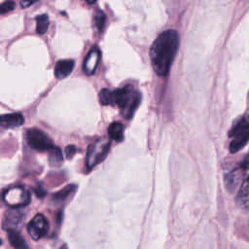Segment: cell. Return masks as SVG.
Returning a JSON list of instances; mask_svg holds the SVG:
<instances>
[{
    "mask_svg": "<svg viewBox=\"0 0 249 249\" xmlns=\"http://www.w3.org/2000/svg\"><path fill=\"white\" fill-rule=\"evenodd\" d=\"M179 47V35L175 30L161 32L153 42L150 58L153 70L159 76H166Z\"/></svg>",
    "mask_w": 249,
    "mask_h": 249,
    "instance_id": "6da1fadb",
    "label": "cell"
},
{
    "mask_svg": "<svg viewBox=\"0 0 249 249\" xmlns=\"http://www.w3.org/2000/svg\"><path fill=\"white\" fill-rule=\"evenodd\" d=\"M114 105H117L125 119H131L141 101V94L130 85L113 91Z\"/></svg>",
    "mask_w": 249,
    "mask_h": 249,
    "instance_id": "7a4b0ae2",
    "label": "cell"
},
{
    "mask_svg": "<svg viewBox=\"0 0 249 249\" xmlns=\"http://www.w3.org/2000/svg\"><path fill=\"white\" fill-rule=\"evenodd\" d=\"M229 136L232 138L230 143L231 153H236L241 150L248 142L249 139V124L246 118L238 120L231 128Z\"/></svg>",
    "mask_w": 249,
    "mask_h": 249,
    "instance_id": "3957f363",
    "label": "cell"
},
{
    "mask_svg": "<svg viewBox=\"0 0 249 249\" xmlns=\"http://www.w3.org/2000/svg\"><path fill=\"white\" fill-rule=\"evenodd\" d=\"M110 140L107 138H100L92 142L89 148L86 157V165L89 170L92 169L99 162H101L107 156L110 149Z\"/></svg>",
    "mask_w": 249,
    "mask_h": 249,
    "instance_id": "277c9868",
    "label": "cell"
},
{
    "mask_svg": "<svg viewBox=\"0 0 249 249\" xmlns=\"http://www.w3.org/2000/svg\"><path fill=\"white\" fill-rule=\"evenodd\" d=\"M4 200L12 208H18L29 203L30 194L21 186L12 187L5 192Z\"/></svg>",
    "mask_w": 249,
    "mask_h": 249,
    "instance_id": "5b68a950",
    "label": "cell"
},
{
    "mask_svg": "<svg viewBox=\"0 0 249 249\" xmlns=\"http://www.w3.org/2000/svg\"><path fill=\"white\" fill-rule=\"evenodd\" d=\"M27 144L36 151H49L53 146L52 139L38 128H30L26 131Z\"/></svg>",
    "mask_w": 249,
    "mask_h": 249,
    "instance_id": "8992f818",
    "label": "cell"
},
{
    "mask_svg": "<svg viewBox=\"0 0 249 249\" xmlns=\"http://www.w3.org/2000/svg\"><path fill=\"white\" fill-rule=\"evenodd\" d=\"M49 223L43 214H36L27 225V231L31 238L38 240L48 231Z\"/></svg>",
    "mask_w": 249,
    "mask_h": 249,
    "instance_id": "52a82bcc",
    "label": "cell"
},
{
    "mask_svg": "<svg viewBox=\"0 0 249 249\" xmlns=\"http://www.w3.org/2000/svg\"><path fill=\"white\" fill-rule=\"evenodd\" d=\"M101 52L97 46H93L86 55L83 63V71L87 75H93L100 61Z\"/></svg>",
    "mask_w": 249,
    "mask_h": 249,
    "instance_id": "ba28073f",
    "label": "cell"
},
{
    "mask_svg": "<svg viewBox=\"0 0 249 249\" xmlns=\"http://www.w3.org/2000/svg\"><path fill=\"white\" fill-rule=\"evenodd\" d=\"M22 219H23V214L21 213V211L18 210L17 208H12L11 210L5 213V217L3 221V229L7 231H10V230L17 231Z\"/></svg>",
    "mask_w": 249,
    "mask_h": 249,
    "instance_id": "9c48e42d",
    "label": "cell"
},
{
    "mask_svg": "<svg viewBox=\"0 0 249 249\" xmlns=\"http://www.w3.org/2000/svg\"><path fill=\"white\" fill-rule=\"evenodd\" d=\"M236 203L238 207L243 211H247L249 208V184L247 175L244 177L241 186L238 190L236 196Z\"/></svg>",
    "mask_w": 249,
    "mask_h": 249,
    "instance_id": "30bf717a",
    "label": "cell"
},
{
    "mask_svg": "<svg viewBox=\"0 0 249 249\" xmlns=\"http://www.w3.org/2000/svg\"><path fill=\"white\" fill-rule=\"evenodd\" d=\"M24 118L20 113H10L0 116V126L3 128H14L21 125Z\"/></svg>",
    "mask_w": 249,
    "mask_h": 249,
    "instance_id": "8fae6325",
    "label": "cell"
},
{
    "mask_svg": "<svg viewBox=\"0 0 249 249\" xmlns=\"http://www.w3.org/2000/svg\"><path fill=\"white\" fill-rule=\"evenodd\" d=\"M74 68V61L72 59H63L56 62L54 66V75L57 79L66 78Z\"/></svg>",
    "mask_w": 249,
    "mask_h": 249,
    "instance_id": "7c38bea8",
    "label": "cell"
},
{
    "mask_svg": "<svg viewBox=\"0 0 249 249\" xmlns=\"http://www.w3.org/2000/svg\"><path fill=\"white\" fill-rule=\"evenodd\" d=\"M8 239L10 241V244L15 249H29L24 238L18 231H14V230L8 231Z\"/></svg>",
    "mask_w": 249,
    "mask_h": 249,
    "instance_id": "4fadbf2b",
    "label": "cell"
},
{
    "mask_svg": "<svg viewBox=\"0 0 249 249\" xmlns=\"http://www.w3.org/2000/svg\"><path fill=\"white\" fill-rule=\"evenodd\" d=\"M107 132H108L109 138L117 142H121L124 139V126L121 123H117V122L112 123L108 126Z\"/></svg>",
    "mask_w": 249,
    "mask_h": 249,
    "instance_id": "5bb4252c",
    "label": "cell"
},
{
    "mask_svg": "<svg viewBox=\"0 0 249 249\" xmlns=\"http://www.w3.org/2000/svg\"><path fill=\"white\" fill-rule=\"evenodd\" d=\"M63 162V157H62V152L58 147L53 146L49 150V163L52 166L57 167L61 165Z\"/></svg>",
    "mask_w": 249,
    "mask_h": 249,
    "instance_id": "9a60e30c",
    "label": "cell"
},
{
    "mask_svg": "<svg viewBox=\"0 0 249 249\" xmlns=\"http://www.w3.org/2000/svg\"><path fill=\"white\" fill-rule=\"evenodd\" d=\"M237 171H238L237 169H234V170L228 172L225 175V184H226L227 189L230 191H233L239 182L240 176L238 175Z\"/></svg>",
    "mask_w": 249,
    "mask_h": 249,
    "instance_id": "2e32d148",
    "label": "cell"
},
{
    "mask_svg": "<svg viewBox=\"0 0 249 249\" xmlns=\"http://www.w3.org/2000/svg\"><path fill=\"white\" fill-rule=\"evenodd\" d=\"M75 191H76V186L75 185H68L64 189L55 193L53 196V199L55 200L56 202L63 201V200L67 199L68 197H70V196H72L75 193Z\"/></svg>",
    "mask_w": 249,
    "mask_h": 249,
    "instance_id": "e0dca14e",
    "label": "cell"
},
{
    "mask_svg": "<svg viewBox=\"0 0 249 249\" xmlns=\"http://www.w3.org/2000/svg\"><path fill=\"white\" fill-rule=\"evenodd\" d=\"M50 19L48 15L43 14L36 18V31L39 34H44L49 28Z\"/></svg>",
    "mask_w": 249,
    "mask_h": 249,
    "instance_id": "ac0fdd59",
    "label": "cell"
},
{
    "mask_svg": "<svg viewBox=\"0 0 249 249\" xmlns=\"http://www.w3.org/2000/svg\"><path fill=\"white\" fill-rule=\"evenodd\" d=\"M99 102L102 105H114L113 91L108 89H103L99 92Z\"/></svg>",
    "mask_w": 249,
    "mask_h": 249,
    "instance_id": "d6986e66",
    "label": "cell"
},
{
    "mask_svg": "<svg viewBox=\"0 0 249 249\" xmlns=\"http://www.w3.org/2000/svg\"><path fill=\"white\" fill-rule=\"evenodd\" d=\"M105 22H106L105 14L102 11H97L94 15V24L99 31H101L104 28Z\"/></svg>",
    "mask_w": 249,
    "mask_h": 249,
    "instance_id": "ffe728a7",
    "label": "cell"
},
{
    "mask_svg": "<svg viewBox=\"0 0 249 249\" xmlns=\"http://www.w3.org/2000/svg\"><path fill=\"white\" fill-rule=\"evenodd\" d=\"M16 8V3L12 0H6L0 4V14H6Z\"/></svg>",
    "mask_w": 249,
    "mask_h": 249,
    "instance_id": "44dd1931",
    "label": "cell"
},
{
    "mask_svg": "<svg viewBox=\"0 0 249 249\" xmlns=\"http://www.w3.org/2000/svg\"><path fill=\"white\" fill-rule=\"evenodd\" d=\"M76 152H77V148H76V146H74V145H70V146H67V147H66L65 153H66V157H67L68 159L72 158Z\"/></svg>",
    "mask_w": 249,
    "mask_h": 249,
    "instance_id": "7402d4cb",
    "label": "cell"
},
{
    "mask_svg": "<svg viewBox=\"0 0 249 249\" xmlns=\"http://www.w3.org/2000/svg\"><path fill=\"white\" fill-rule=\"evenodd\" d=\"M37 0H21L20 1V5L22 8H27L29 6H31L34 2H36Z\"/></svg>",
    "mask_w": 249,
    "mask_h": 249,
    "instance_id": "603a6c76",
    "label": "cell"
},
{
    "mask_svg": "<svg viewBox=\"0 0 249 249\" xmlns=\"http://www.w3.org/2000/svg\"><path fill=\"white\" fill-rule=\"evenodd\" d=\"M34 191H35V194H36V196L38 197H43L45 196V194H46V192L44 191V189L42 187H37Z\"/></svg>",
    "mask_w": 249,
    "mask_h": 249,
    "instance_id": "cb8c5ba5",
    "label": "cell"
},
{
    "mask_svg": "<svg viewBox=\"0 0 249 249\" xmlns=\"http://www.w3.org/2000/svg\"><path fill=\"white\" fill-rule=\"evenodd\" d=\"M89 4H93V3H95L96 2V0H86Z\"/></svg>",
    "mask_w": 249,
    "mask_h": 249,
    "instance_id": "d4e9b609",
    "label": "cell"
},
{
    "mask_svg": "<svg viewBox=\"0 0 249 249\" xmlns=\"http://www.w3.org/2000/svg\"><path fill=\"white\" fill-rule=\"evenodd\" d=\"M1 244H2V241H1V239H0V245H1Z\"/></svg>",
    "mask_w": 249,
    "mask_h": 249,
    "instance_id": "484cf974",
    "label": "cell"
}]
</instances>
